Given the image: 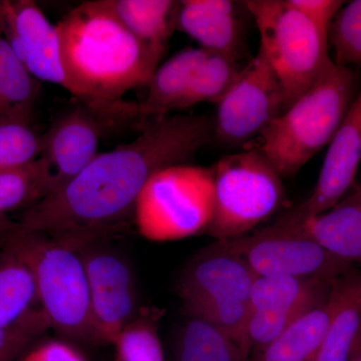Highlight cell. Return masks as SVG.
Listing matches in <instances>:
<instances>
[{"label": "cell", "mask_w": 361, "mask_h": 361, "mask_svg": "<svg viewBox=\"0 0 361 361\" xmlns=\"http://www.w3.org/2000/svg\"><path fill=\"white\" fill-rule=\"evenodd\" d=\"M334 306L336 299L331 290L326 302L299 318L274 341L252 351L247 361H314Z\"/></svg>", "instance_id": "cell-19"}, {"label": "cell", "mask_w": 361, "mask_h": 361, "mask_svg": "<svg viewBox=\"0 0 361 361\" xmlns=\"http://www.w3.org/2000/svg\"><path fill=\"white\" fill-rule=\"evenodd\" d=\"M355 75L336 65L260 135L259 149L278 174L293 177L329 145L353 103Z\"/></svg>", "instance_id": "cell-4"}, {"label": "cell", "mask_w": 361, "mask_h": 361, "mask_svg": "<svg viewBox=\"0 0 361 361\" xmlns=\"http://www.w3.org/2000/svg\"><path fill=\"white\" fill-rule=\"evenodd\" d=\"M211 169L214 215L207 233L214 238L248 234L283 205L282 177L260 149L223 157Z\"/></svg>", "instance_id": "cell-7"}, {"label": "cell", "mask_w": 361, "mask_h": 361, "mask_svg": "<svg viewBox=\"0 0 361 361\" xmlns=\"http://www.w3.org/2000/svg\"><path fill=\"white\" fill-rule=\"evenodd\" d=\"M214 137L226 145H243L263 130L286 109L283 90L259 49L219 102Z\"/></svg>", "instance_id": "cell-9"}, {"label": "cell", "mask_w": 361, "mask_h": 361, "mask_svg": "<svg viewBox=\"0 0 361 361\" xmlns=\"http://www.w3.org/2000/svg\"><path fill=\"white\" fill-rule=\"evenodd\" d=\"M134 111H101L80 103L56 118L44 135V153L51 172L52 193L77 177L97 155L103 116L133 115ZM51 195V194H49Z\"/></svg>", "instance_id": "cell-12"}, {"label": "cell", "mask_w": 361, "mask_h": 361, "mask_svg": "<svg viewBox=\"0 0 361 361\" xmlns=\"http://www.w3.org/2000/svg\"><path fill=\"white\" fill-rule=\"evenodd\" d=\"M236 6V2L229 0H183L176 28L198 42L206 51L240 59L241 27Z\"/></svg>", "instance_id": "cell-15"}, {"label": "cell", "mask_w": 361, "mask_h": 361, "mask_svg": "<svg viewBox=\"0 0 361 361\" xmlns=\"http://www.w3.org/2000/svg\"><path fill=\"white\" fill-rule=\"evenodd\" d=\"M44 135L30 122L0 123V172L30 165L44 153Z\"/></svg>", "instance_id": "cell-27"}, {"label": "cell", "mask_w": 361, "mask_h": 361, "mask_svg": "<svg viewBox=\"0 0 361 361\" xmlns=\"http://www.w3.org/2000/svg\"><path fill=\"white\" fill-rule=\"evenodd\" d=\"M51 192V172L42 157L25 167L0 172V236L16 225L9 214L25 211Z\"/></svg>", "instance_id": "cell-22"}, {"label": "cell", "mask_w": 361, "mask_h": 361, "mask_svg": "<svg viewBox=\"0 0 361 361\" xmlns=\"http://www.w3.org/2000/svg\"><path fill=\"white\" fill-rule=\"evenodd\" d=\"M255 274L226 240L204 249L188 264L180 279L184 305L207 299L232 298L249 304Z\"/></svg>", "instance_id": "cell-13"}, {"label": "cell", "mask_w": 361, "mask_h": 361, "mask_svg": "<svg viewBox=\"0 0 361 361\" xmlns=\"http://www.w3.org/2000/svg\"><path fill=\"white\" fill-rule=\"evenodd\" d=\"M334 314L314 361H349L361 336V273L332 284Z\"/></svg>", "instance_id": "cell-17"}, {"label": "cell", "mask_w": 361, "mask_h": 361, "mask_svg": "<svg viewBox=\"0 0 361 361\" xmlns=\"http://www.w3.org/2000/svg\"><path fill=\"white\" fill-rule=\"evenodd\" d=\"M349 361H361V336L360 341L356 343L355 349H353V355H351Z\"/></svg>", "instance_id": "cell-33"}, {"label": "cell", "mask_w": 361, "mask_h": 361, "mask_svg": "<svg viewBox=\"0 0 361 361\" xmlns=\"http://www.w3.org/2000/svg\"><path fill=\"white\" fill-rule=\"evenodd\" d=\"M213 137L214 121L207 116L149 120L134 141L97 154L65 187L23 211L16 228L59 238H97L134 216L152 176L187 164Z\"/></svg>", "instance_id": "cell-1"}, {"label": "cell", "mask_w": 361, "mask_h": 361, "mask_svg": "<svg viewBox=\"0 0 361 361\" xmlns=\"http://www.w3.org/2000/svg\"><path fill=\"white\" fill-rule=\"evenodd\" d=\"M51 327L42 310H32L18 322L0 329V361H13Z\"/></svg>", "instance_id": "cell-30"}, {"label": "cell", "mask_w": 361, "mask_h": 361, "mask_svg": "<svg viewBox=\"0 0 361 361\" xmlns=\"http://www.w3.org/2000/svg\"><path fill=\"white\" fill-rule=\"evenodd\" d=\"M25 361H85L82 355L63 342L51 341L40 346Z\"/></svg>", "instance_id": "cell-32"}, {"label": "cell", "mask_w": 361, "mask_h": 361, "mask_svg": "<svg viewBox=\"0 0 361 361\" xmlns=\"http://www.w3.org/2000/svg\"><path fill=\"white\" fill-rule=\"evenodd\" d=\"M56 27L68 92L97 110L127 108L121 97L149 85L159 68L161 56L128 30L108 0L82 2Z\"/></svg>", "instance_id": "cell-2"}, {"label": "cell", "mask_w": 361, "mask_h": 361, "mask_svg": "<svg viewBox=\"0 0 361 361\" xmlns=\"http://www.w3.org/2000/svg\"><path fill=\"white\" fill-rule=\"evenodd\" d=\"M296 216L304 231L323 248L351 264L361 262V188L326 212Z\"/></svg>", "instance_id": "cell-16"}, {"label": "cell", "mask_w": 361, "mask_h": 361, "mask_svg": "<svg viewBox=\"0 0 361 361\" xmlns=\"http://www.w3.org/2000/svg\"><path fill=\"white\" fill-rule=\"evenodd\" d=\"M243 4L257 25L259 49L283 90L287 109L334 66L329 56V37L286 0Z\"/></svg>", "instance_id": "cell-5"}, {"label": "cell", "mask_w": 361, "mask_h": 361, "mask_svg": "<svg viewBox=\"0 0 361 361\" xmlns=\"http://www.w3.org/2000/svg\"><path fill=\"white\" fill-rule=\"evenodd\" d=\"M111 11L128 30L158 56H163L176 30L179 1L108 0Z\"/></svg>", "instance_id": "cell-20"}, {"label": "cell", "mask_w": 361, "mask_h": 361, "mask_svg": "<svg viewBox=\"0 0 361 361\" xmlns=\"http://www.w3.org/2000/svg\"><path fill=\"white\" fill-rule=\"evenodd\" d=\"M243 66L239 65V59L208 52L178 110L200 103H219L236 82Z\"/></svg>", "instance_id": "cell-26"}, {"label": "cell", "mask_w": 361, "mask_h": 361, "mask_svg": "<svg viewBox=\"0 0 361 361\" xmlns=\"http://www.w3.org/2000/svg\"><path fill=\"white\" fill-rule=\"evenodd\" d=\"M177 342L176 361H247L231 337L199 318L190 317Z\"/></svg>", "instance_id": "cell-24"}, {"label": "cell", "mask_w": 361, "mask_h": 361, "mask_svg": "<svg viewBox=\"0 0 361 361\" xmlns=\"http://www.w3.org/2000/svg\"><path fill=\"white\" fill-rule=\"evenodd\" d=\"M87 241H78V248L87 274L92 322L99 341L113 344L137 318L134 273L120 254L103 246H87Z\"/></svg>", "instance_id": "cell-10"}, {"label": "cell", "mask_w": 361, "mask_h": 361, "mask_svg": "<svg viewBox=\"0 0 361 361\" xmlns=\"http://www.w3.org/2000/svg\"><path fill=\"white\" fill-rule=\"evenodd\" d=\"M287 4L305 16L325 35L329 37L330 26L343 6L338 0H286Z\"/></svg>", "instance_id": "cell-31"}, {"label": "cell", "mask_w": 361, "mask_h": 361, "mask_svg": "<svg viewBox=\"0 0 361 361\" xmlns=\"http://www.w3.org/2000/svg\"><path fill=\"white\" fill-rule=\"evenodd\" d=\"M336 65H361V0L342 6L330 26Z\"/></svg>", "instance_id": "cell-28"}, {"label": "cell", "mask_w": 361, "mask_h": 361, "mask_svg": "<svg viewBox=\"0 0 361 361\" xmlns=\"http://www.w3.org/2000/svg\"><path fill=\"white\" fill-rule=\"evenodd\" d=\"M0 261V329L20 320L32 310L37 289L27 266L7 251Z\"/></svg>", "instance_id": "cell-25"}, {"label": "cell", "mask_w": 361, "mask_h": 361, "mask_svg": "<svg viewBox=\"0 0 361 361\" xmlns=\"http://www.w3.org/2000/svg\"><path fill=\"white\" fill-rule=\"evenodd\" d=\"M116 361H164L158 330L147 318H135L116 337Z\"/></svg>", "instance_id": "cell-29"}, {"label": "cell", "mask_w": 361, "mask_h": 361, "mask_svg": "<svg viewBox=\"0 0 361 361\" xmlns=\"http://www.w3.org/2000/svg\"><path fill=\"white\" fill-rule=\"evenodd\" d=\"M332 284L307 278L255 276L249 307L250 310H314L329 300Z\"/></svg>", "instance_id": "cell-21"}, {"label": "cell", "mask_w": 361, "mask_h": 361, "mask_svg": "<svg viewBox=\"0 0 361 361\" xmlns=\"http://www.w3.org/2000/svg\"><path fill=\"white\" fill-rule=\"evenodd\" d=\"M0 33L33 78L68 90L56 25L35 1L0 0Z\"/></svg>", "instance_id": "cell-11"}, {"label": "cell", "mask_w": 361, "mask_h": 361, "mask_svg": "<svg viewBox=\"0 0 361 361\" xmlns=\"http://www.w3.org/2000/svg\"><path fill=\"white\" fill-rule=\"evenodd\" d=\"M4 237L7 251L20 258L32 272L37 301L51 327L70 338L99 341L78 240L16 227Z\"/></svg>", "instance_id": "cell-3"}, {"label": "cell", "mask_w": 361, "mask_h": 361, "mask_svg": "<svg viewBox=\"0 0 361 361\" xmlns=\"http://www.w3.org/2000/svg\"><path fill=\"white\" fill-rule=\"evenodd\" d=\"M207 54L208 51L201 47H190L159 66L149 82L146 99L139 104V116L153 120L177 111Z\"/></svg>", "instance_id": "cell-18"}, {"label": "cell", "mask_w": 361, "mask_h": 361, "mask_svg": "<svg viewBox=\"0 0 361 361\" xmlns=\"http://www.w3.org/2000/svg\"><path fill=\"white\" fill-rule=\"evenodd\" d=\"M37 94V78L26 70L0 33V123L30 120Z\"/></svg>", "instance_id": "cell-23"}, {"label": "cell", "mask_w": 361, "mask_h": 361, "mask_svg": "<svg viewBox=\"0 0 361 361\" xmlns=\"http://www.w3.org/2000/svg\"><path fill=\"white\" fill-rule=\"evenodd\" d=\"M214 215L212 169L172 166L152 176L134 210L137 231L154 242L176 241L208 231Z\"/></svg>", "instance_id": "cell-6"}, {"label": "cell", "mask_w": 361, "mask_h": 361, "mask_svg": "<svg viewBox=\"0 0 361 361\" xmlns=\"http://www.w3.org/2000/svg\"><path fill=\"white\" fill-rule=\"evenodd\" d=\"M226 241L255 276L334 282L355 272L353 264L330 253L304 231L292 211L259 231Z\"/></svg>", "instance_id": "cell-8"}, {"label": "cell", "mask_w": 361, "mask_h": 361, "mask_svg": "<svg viewBox=\"0 0 361 361\" xmlns=\"http://www.w3.org/2000/svg\"><path fill=\"white\" fill-rule=\"evenodd\" d=\"M361 161V92L329 142L312 194L294 209L299 217L318 215L336 205L355 183Z\"/></svg>", "instance_id": "cell-14"}]
</instances>
